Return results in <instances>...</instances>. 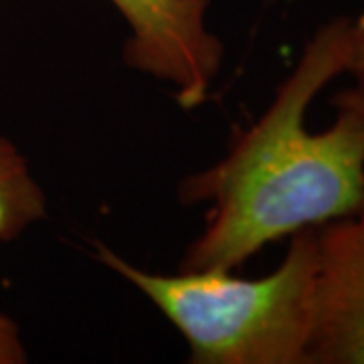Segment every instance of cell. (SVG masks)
I'll list each match as a JSON object with an SVG mask.
<instances>
[{"instance_id": "obj_1", "label": "cell", "mask_w": 364, "mask_h": 364, "mask_svg": "<svg viewBox=\"0 0 364 364\" xmlns=\"http://www.w3.org/2000/svg\"><path fill=\"white\" fill-rule=\"evenodd\" d=\"M350 16L328 21L306 43L265 114L229 154L178 186L184 205L210 203L205 231L182 255L181 272H233L257 251L299 229L364 208V114L338 109L324 132L306 112L346 73Z\"/></svg>"}, {"instance_id": "obj_2", "label": "cell", "mask_w": 364, "mask_h": 364, "mask_svg": "<svg viewBox=\"0 0 364 364\" xmlns=\"http://www.w3.org/2000/svg\"><path fill=\"white\" fill-rule=\"evenodd\" d=\"M95 257L168 318L195 364H310L316 312V227L291 235L279 267L261 279L231 272H144L95 243Z\"/></svg>"}, {"instance_id": "obj_3", "label": "cell", "mask_w": 364, "mask_h": 364, "mask_svg": "<svg viewBox=\"0 0 364 364\" xmlns=\"http://www.w3.org/2000/svg\"><path fill=\"white\" fill-rule=\"evenodd\" d=\"M126 18L124 59L174 87L184 109L207 100L223 61V43L207 28L210 0H109Z\"/></svg>"}, {"instance_id": "obj_4", "label": "cell", "mask_w": 364, "mask_h": 364, "mask_svg": "<svg viewBox=\"0 0 364 364\" xmlns=\"http://www.w3.org/2000/svg\"><path fill=\"white\" fill-rule=\"evenodd\" d=\"M310 364H364V208L316 227Z\"/></svg>"}, {"instance_id": "obj_5", "label": "cell", "mask_w": 364, "mask_h": 364, "mask_svg": "<svg viewBox=\"0 0 364 364\" xmlns=\"http://www.w3.org/2000/svg\"><path fill=\"white\" fill-rule=\"evenodd\" d=\"M47 215V196L23 152L0 136V241H13Z\"/></svg>"}, {"instance_id": "obj_6", "label": "cell", "mask_w": 364, "mask_h": 364, "mask_svg": "<svg viewBox=\"0 0 364 364\" xmlns=\"http://www.w3.org/2000/svg\"><path fill=\"white\" fill-rule=\"evenodd\" d=\"M356 16H350L348 28V65L346 75H350L352 85L340 90L332 97V105L336 109H354L364 114V0Z\"/></svg>"}, {"instance_id": "obj_7", "label": "cell", "mask_w": 364, "mask_h": 364, "mask_svg": "<svg viewBox=\"0 0 364 364\" xmlns=\"http://www.w3.org/2000/svg\"><path fill=\"white\" fill-rule=\"evenodd\" d=\"M23 363H26V348L21 336V328L13 318L0 312V364Z\"/></svg>"}]
</instances>
